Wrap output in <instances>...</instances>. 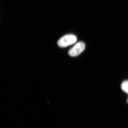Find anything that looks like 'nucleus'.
<instances>
[{
    "label": "nucleus",
    "instance_id": "f257e3e1",
    "mask_svg": "<svg viewBox=\"0 0 128 128\" xmlns=\"http://www.w3.org/2000/svg\"><path fill=\"white\" fill-rule=\"evenodd\" d=\"M77 40L76 37L73 34H67L62 37L58 41V46L61 48H65L73 44Z\"/></svg>",
    "mask_w": 128,
    "mask_h": 128
},
{
    "label": "nucleus",
    "instance_id": "f03ea898",
    "mask_svg": "<svg viewBox=\"0 0 128 128\" xmlns=\"http://www.w3.org/2000/svg\"><path fill=\"white\" fill-rule=\"evenodd\" d=\"M85 48V44L82 42H79L76 44L68 51V54L72 57H76L80 55Z\"/></svg>",
    "mask_w": 128,
    "mask_h": 128
},
{
    "label": "nucleus",
    "instance_id": "7ed1b4c3",
    "mask_svg": "<svg viewBox=\"0 0 128 128\" xmlns=\"http://www.w3.org/2000/svg\"><path fill=\"white\" fill-rule=\"evenodd\" d=\"M121 88L124 92L128 94V81H125L122 82Z\"/></svg>",
    "mask_w": 128,
    "mask_h": 128
},
{
    "label": "nucleus",
    "instance_id": "20e7f679",
    "mask_svg": "<svg viewBox=\"0 0 128 128\" xmlns=\"http://www.w3.org/2000/svg\"></svg>",
    "mask_w": 128,
    "mask_h": 128
}]
</instances>
